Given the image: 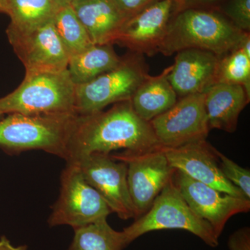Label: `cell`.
Masks as SVG:
<instances>
[{
    "label": "cell",
    "instance_id": "obj_9",
    "mask_svg": "<svg viewBox=\"0 0 250 250\" xmlns=\"http://www.w3.org/2000/svg\"><path fill=\"white\" fill-rule=\"evenodd\" d=\"M205 100V93L182 97L172 108L149 122L161 147L207 141L210 129Z\"/></svg>",
    "mask_w": 250,
    "mask_h": 250
},
{
    "label": "cell",
    "instance_id": "obj_30",
    "mask_svg": "<svg viewBox=\"0 0 250 250\" xmlns=\"http://www.w3.org/2000/svg\"><path fill=\"white\" fill-rule=\"evenodd\" d=\"M220 1V0H188V3H210L214 1Z\"/></svg>",
    "mask_w": 250,
    "mask_h": 250
},
{
    "label": "cell",
    "instance_id": "obj_4",
    "mask_svg": "<svg viewBox=\"0 0 250 250\" xmlns=\"http://www.w3.org/2000/svg\"><path fill=\"white\" fill-rule=\"evenodd\" d=\"M7 115L0 120V147L16 153L39 149L65 159L77 113Z\"/></svg>",
    "mask_w": 250,
    "mask_h": 250
},
{
    "label": "cell",
    "instance_id": "obj_19",
    "mask_svg": "<svg viewBox=\"0 0 250 250\" xmlns=\"http://www.w3.org/2000/svg\"><path fill=\"white\" fill-rule=\"evenodd\" d=\"M121 59L112 45H93L69 58L67 71L75 85L83 84L114 68Z\"/></svg>",
    "mask_w": 250,
    "mask_h": 250
},
{
    "label": "cell",
    "instance_id": "obj_1",
    "mask_svg": "<svg viewBox=\"0 0 250 250\" xmlns=\"http://www.w3.org/2000/svg\"><path fill=\"white\" fill-rule=\"evenodd\" d=\"M161 147L150 123L134 111L131 101L114 104L108 111L79 115L67 145L66 163L113 151L149 152Z\"/></svg>",
    "mask_w": 250,
    "mask_h": 250
},
{
    "label": "cell",
    "instance_id": "obj_2",
    "mask_svg": "<svg viewBox=\"0 0 250 250\" xmlns=\"http://www.w3.org/2000/svg\"><path fill=\"white\" fill-rule=\"evenodd\" d=\"M247 34L219 15L202 10H184L169 22L159 52L171 56L194 48L221 57L239 45Z\"/></svg>",
    "mask_w": 250,
    "mask_h": 250
},
{
    "label": "cell",
    "instance_id": "obj_16",
    "mask_svg": "<svg viewBox=\"0 0 250 250\" xmlns=\"http://www.w3.org/2000/svg\"><path fill=\"white\" fill-rule=\"evenodd\" d=\"M205 108L210 129L235 132L238 118L250 103V92L241 85L215 83L206 90Z\"/></svg>",
    "mask_w": 250,
    "mask_h": 250
},
{
    "label": "cell",
    "instance_id": "obj_13",
    "mask_svg": "<svg viewBox=\"0 0 250 250\" xmlns=\"http://www.w3.org/2000/svg\"><path fill=\"white\" fill-rule=\"evenodd\" d=\"M162 149L169 164L175 170L219 191L246 198L243 192L224 176L219 166L216 149L207 141Z\"/></svg>",
    "mask_w": 250,
    "mask_h": 250
},
{
    "label": "cell",
    "instance_id": "obj_32",
    "mask_svg": "<svg viewBox=\"0 0 250 250\" xmlns=\"http://www.w3.org/2000/svg\"><path fill=\"white\" fill-rule=\"evenodd\" d=\"M0 13H4V11H3L2 1H1V0H0Z\"/></svg>",
    "mask_w": 250,
    "mask_h": 250
},
{
    "label": "cell",
    "instance_id": "obj_12",
    "mask_svg": "<svg viewBox=\"0 0 250 250\" xmlns=\"http://www.w3.org/2000/svg\"><path fill=\"white\" fill-rule=\"evenodd\" d=\"M172 179L189 207L200 218L209 223L218 238L231 217L250 211L248 199L219 191L179 170L174 171Z\"/></svg>",
    "mask_w": 250,
    "mask_h": 250
},
{
    "label": "cell",
    "instance_id": "obj_31",
    "mask_svg": "<svg viewBox=\"0 0 250 250\" xmlns=\"http://www.w3.org/2000/svg\"><path fill=\"white\" fill-rule=\"evenodd\" d=\"M187 1L188 0H174V3H176L179 8L183 7L187 5Z\"/></svg>",
    "mask_w": 250,
    "mask_h": 250
},
{
    "label": "cell",
    "instance_id": "obj_20",
    "mask_svg": "<svg viewBox=\"0 0 250 250\" xmlns=\"http://www.w3.org/2000/svg\"><path fill=\"white\" fill-rule=\"evenodd\" d=\"M3 11L11 18L9 27L30 30L54 19L60 6L56 0H1Z\"/></svg>",
    "mask_w": 250,
    "mask_h": 250
},
{
    "label": "cell",
    "instance_id": "obj_10",
    "mask_svg": "<svg viewBox=\"0 0 250 250\" xmlns=\"http://www.w3.org/2000/svg\"><path fill=\"white\" fill-rule=\"evenodd\" d=\"M86 182L99 192L112 213L120 218H136L127 183V165L111 154H94L74 162Z\"/></svg>",
    "mask_w": 250,
    "mask_h": 250
},
{
    "label": "cell",
    "instance_id": "obj_22",
    "mask_svg": "<svg viewBox=\"0 0 250 250\" xmlns=\"http://www.w3.org/2000/svg\"><path fill=\"white\" fill-rule=\"evenodd\" d=\"M216 83L241 85L250 92V33L236 48L220 57Z\"/></svg>",
    "mask_w": 250,
    "mask_h": 250
},
{
    "label": "cell",
    "instance_id": "obj_24",
    "mask_svg": "<svg viewBox=\"0 0 250 250\" xmlns=\"http://www.w3.org/2000/svg\"><path fill=\"white\" fill-rule=\"evenodd\" d=\"M220 170L229 182L241 190L245 196L250 200V171L238 166L216 149Z\"/></svg>",
    "mask_w": 250,
    "mask_h": 250
},
{
    "label": "cell",
    "instance_id": "obj_5",
    "mask_svg": "<svg viewBox=\"0 0 250 250\" xmlns=\"http://www.w3.org/2000/svg\"><path fill=\"white\" fill-rule=\"evenodd\" d=\"M164 229L185 230L199 237L212 248L219 244V238L209 223L191 209L172 179L156 197L149 209L136 218L134 223L125 228L122 233L127 246L145 233Z\"/></svg>",
    "mask_w": 250,
    "mask_h": 250
},
{
    "label": "cell",
    "instance_id": "obj_28",
    "mask_svg": "<svg viewBox=\"0 0 250 250\" xmlns=\"http://www.w3.org/2000/svg\"><path fill=\"white\" fill-rule=\"evenodd\" d=\"M26 246H14L6 237H1L0 239V250H27Z\"/></svg>",
    "mask_w": 250,
    "mask_h": 250
},
{
    "label": "cell",
    "instance_id": "obj_23",
    "mask_svg": "<svg viewBox=\"0 0 250 250\" xmlns=\"http://www.w3.org/2000/svg\"><path fill=\"white\" fill-rule=\"evenodd\" d=\"M53 22L69 57L95 45L70 5L61 7L54 16Z\"/></svg>",
    "mask_w": 250,
    "mask_h": 250
},
{
    "label": "cell",
    "instance_id": "obj_3",
    "mask_svg": "<svg viewBox=\"0 0 250 250\" xmlns=\"http://www.w3.org/2000/svg\"><path fill=\"white\" fill-rule=\"evenodd\" d=\"M75 90L67 69L26 73L14 91L0 98V116L75 114Z\"/></svg>",
    "mask_w": 250,
    "mask_h": 250
},
{
    "label": "cell",
    "instance_id": "obj_21",
    "mask_svg": "<svg viewBox=\"0 0 250 250\" xmlns=\"http://www.w3.org/2000/svg\"><path fill=\"white\" fill-rule=\"evenodd\" d=\"M74 230L75 236L67 250H123L126 247L122 231L113 229L107 218Z\"/></svg>",
    "mask_w": 250,
    "mask_h": 250
},
{
    "label": "cell",
    "instance_id": "obj_15",
    "mask_svg": "<svg viewBox=\"0 0 250 250\" xmlns=\"http://www.w3.org/2000/svg\"><path fill=\"white\" fill-rule=\"evenodd\" d=\"M220 57L208 51L186 49L177 52L167 78L180 97L203 93L216 83Z\"/></svg>",
    "mask_w": 250,
    "mask_h": 250
},
{
    "label": "cell",
    "instance_id": "obj_8",
    "mask_svg": "<svg viewBox=\"0 0 250 250\" xmlns=\"http://www.w3.org/2000/svg\"><path fill=\"white\" fill-rule=\"evenodd\" d=\"M127 165V183L136 218L146 213L172 179L175 169L169 164L162 147L149 152L125 151L111 155ZM135 218V219H136Z\"/></svg>",
    "mask_w": 250,
    "mask_h": 250
},
{
    "label": "cell",
    "instance_id": "obj_17",
    "mask_svg": "<svg viewBox=\"0 0 250 250\" xmlns=\"http://www.w3.org/2000/svg\"><path fill=\"white\" fill-rule=\"evenodd\" d=\"M70 6L95 45H112L127 18L113 0H78Z\"/></svg>",
    "mask_w": 250,
    "mask_h": 250
},
{
    "label": "cell",
    "instance_id": "obj_26",
    "mask_svg": "<svg viewBox=\"0 0 250 250\" xmlns=\"http://www.w3.org/2000/svg\"><path fill=\"white\" fill-rule=\"evenodd\" d=\"M159 0H113L120 11L129 18Z\"/></svg>",
    "mask_w": 250,
    "mask_h": 250
},
{
    "label": "cell",
    "instance_id": "obj_11",
    "mask_svg": "<svg viewBox=\"0 0 250 250\" xmlns=\"http://www.w3.org/2000/svg\"><path fill=\"white\" fill-rule=\"evenodd\" d=\"M6 35L26 73L67 70L69 57L56 30L53 20L30 30L8 27Z\"/></svg>",
    "mask_w": 250,
    "mask_h": 250
},
{
    "label": "cell",
    "instance_id": "obj_27",
    "mask_svg": "<svg viewBox=\"0 0 250 250\" xmlns=\"http://www.w3.org/2000/svg\"><path fill=\"white\" fill-rule=\"evenodd\" d=\"M228 246L230 250H250V229H241L231 235Z\"/></svg>",
    "mask_w": 250,
    "mask_h": 250
},
{
    "label": "cell",
    "instance_id": "obj_6",
    "mask_svg": "<svg viewBox=\"0 0 250 250\" xmlns=\"http://www.w3.org/2000/svg\"><path fill=\"white\" fill-rule=\"evenodd\" d=\"M147 65L143 54L133 53L114 68L94 80L76 85L75 109L77 114L103 111L111 104L130 101L148 77Z\"/></svg>",
    "mask_w": 250,
    "mask_h": 250
},
{
    "label": "cell",
    "instance_id": "obj_25",
    "mask_svg": "<svg viewBox=\"0 0 250 250\" xmlns=\"http://www.w3.org/2000/svg\"><path fill=\"white\" fill-rule=\"evenodd\" d=\"M225 11L233 25L241 31L250 33V0H232Z\"/></svg>",
    "mask_w": 250,
    "mask_h": 250
},
{
    "label": "cell",
    "instance_id": "obj_7",
    "mask_svg": "<svg viewBox=\"0 0 250 250\" xmlns=\"http://www.w3.org/2000/svg\"><path fill=\"white\" fill-rule=\"evenodd\" d=\"M111 213L101 195L86 182L78 166L67 163L61 177L60 195L49 217V226L69 225L75 229L107 218Z\"/></svg>",
    "mask_w": 250,
    "mask_h": 250
},
{
    "label": "cell",
    "instance_id": "obj_29",
    "mask_svg": "<svg viewBox=\"0 0 250 250\" xmlns=\"http://www.w3.org/2000/svg\"><path fill=\"white\" fill-rule=\"evenodd\" d=\"M56 1L58 3L59 6H60V7H62V6L71 5L72 3L75 2V1H78V0H56Z\"/></svg>",
    "mask_w": 250,
    "mask_h": 250
},
{
    "label": "cell",
    "instance_id": "obj_14",
    "mask_svg": "<svg viewBox=\"0 0 250 250\" xmlns=\"http://www.w3.org/2000/svg\"><path fill=\"white\" fill-rule=\"evenodd\" d=\"M174 3V0H159L128 18L122 26L115 43L143 55L159 53Z\"/></svg>",
    "mask_w": 250,
    "mask_h": 250
},
{
    "label": "cell",
    "instance_id": "obj_18",
    "mask_svg": "<svg viewBox=\"0 0 250 250\" xmlns=\"http://www.w3.org/2000/svg\"><path fill=\"white\" fill-rule=\"evenodd\" d=\"M170 70V66L159 75H149L130 100L134 111L143 121L149 123L177 103V93L167 78Z\"/></svg>",
    "mask_w": 250,
    "mask_h": 250
}]
</instances>
